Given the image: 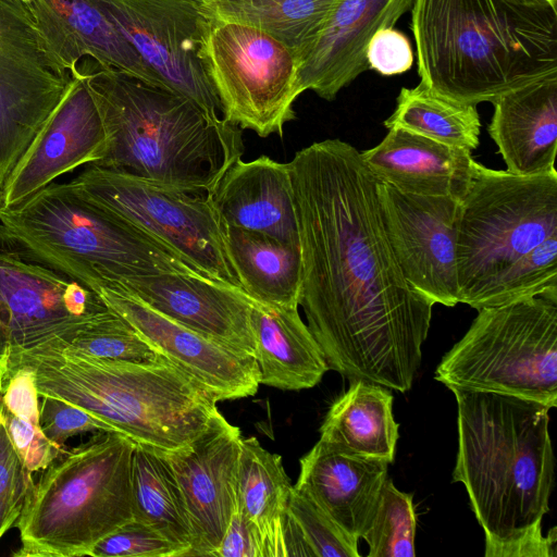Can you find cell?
I'll return each instance as SVG.
<instances>
[{"label": "cell", "instance_id": "cell-17", "mask_svg": "<svg viewBox=\"0 0 557 557\" xmlns=\"http://www.w3.org/2000/svg\"><path fill=\"white\" fill-rule=\"evenodd\" d=\"M97 295L156 351L207 387L218 401L258 392L260 381L255 356L190 330L123 290L101 288Z\"/></svg>", "mask_w": 557, "mask_h": 557}, {"label": "cell", "instance_id": "cell-29", "mask_svg": "<svg viewBox=\"0 0 557 557\" xmlns=\"http://www.w3.org/2000/svg\"><path fill=\"white\" fill-rule=\"evenodd\" d=\"M398 426L392 393L382 385L354 380L330 407L320 428V440L391 463Z\"/></svg>", "mask_w": 557, "mask_h": 557}, {"label": "cell", "instance_id": "cell-20", "mask_svg": "<svg viewBox=\"0 0 557 557\" xmlns=\"http://www.w3.org/2000/svg\"><path fill=\"white\" fill-rule=\"evenodd\" d=\"M414 0H339L313 44L298 57L301 91L334 100L370 70L367 49L381 29L393 27Z\"/></svg>", "mask_w": 557, "mask_h": 557}, {"label": "cell", "instance_id": "cell-43", "mask_svg": "<svg viewBox=\"0 0 557 557\" xmlns=\"http://www.w3.org/2000/svg\"><path fill=\"white\" fill-rule=\"evenodd\" d=\"M528 3L550 4L557 7V0H520Z\"/></svg>", "mask_w": 557, "mask_h": 557}, {"label": "cell", "instance_id": "cell-8", "mask_svg": "<svg viewBox=\"0 0 557 557\" xmlns=\"http://www.w3.org/2000/svg\"><path fill=\"white\" fill-rule=\"evenodd\" d=\"M557 236V171L517 175L476 162L460 201L459 302L480 310L512 264Z\"/></svg>", "mask_w": 557, "mask_h": 557}, {"label": "cell", "instance_id": "cell-22", "mask_svg": "<svg viewBox=\"0 0 557 557\" xmlns=\"http://www.w3.org/2000/svg\"><path fill=\"white\" fill-rule=\"evenodd\" d=\"M388 462L319 440L300 459L296 488L359 541L375 511Z\"/></svg>", "mask_w": 557, "mask_h": 557}, {"label": "cell", "instance_id": "cell-12", "mask_svg": "<svg viewBox=\"0 0 557 557\" xmlns=\"http://www.w3.org/2000/svg\"><path fill=\"white\" fill-rule=\"evenodd\" d=\"M73 76L21 0H0V195Z\"/></svg>", "mask_w": 557, "mask_h": 557}, {"label": "cell", "instance_id": "cell-19", "mask_svg": "<svg viewBox=\"0 0 557 557\" xmlns=\"http://www.w3.org/2000/svg\"><path fill=\"white\" fill-rule=\"evenodd\" d=\"M106 288L123 290L190 330L255 356L253 299L240 289L182 273L137 275Z\"/></svg>", "mask_w": 557, "mask_h": 557}, {"label": "cell", "instance_id": "cell-44", "mask_svg": "<svg viewBox=\"0 0 557 557\" xmlns=\"http://www.w3.org/2000/svg\"><path fill=\"white\" fill-rule=\"evenodd\" d=\"M1 387H2V374L0 373V392H1Z\"/></svg>", "mask_w": 557, "mask_h": 557}, {"label": "cell", "instance_id": "cell-16", "mask_svg": "<svg viewBox=\"0 0 557 557\" xmlns=\"http://www.w3.org/2000/svg\"><path fill=\"white\" fill-rule=\"evenodd\" d=\"M242 440L239 428L218 410L190 443L175 450H160L188 512L193 530L188 557H213L237 507Z\"/></svg>", "mask_w": 557, "mask_h": 557}, {"label": "cell", "instance_id": "cell-14", "mask_svg": "<svg viewBox=\"0 0 557 557\" xmlns=\"http://www.w3.org/2000/svg\"><path fill=\"white\" fill-rule=\"evenodd\" d=\"M108 309L78 282L0 247V373L12 354L51 338L67 342Z\"/></svg>", "mask_w": 557, "mask_h": 557}, {"label": "cell", "instance_id": "cell-10", "mask_svg": "<svg viewBox=\"0 0 557 557\" xmlns=\"http://www.w3.org/2000/svg\"><path fill=\"white\" fill-rule=\"evenodd\" d=\"M66 185L85 201L165 245L208 278L243 290L210 195L94 164Z\"/></svg>", "mask_w": 557, "mask_h": 557}, {"label": "cell", "instance_id": "cell-31", "mask_svg": "<svg viewBox=\"0 0 557 557\" xmlns=\"http://www.w3.org/2000/svg\"><path fill=\"white\" fill-rule=\"evenodd\" d=\"M134 519L144 522L186 550L193 530L175 476L160 450L136 443L132 459Z\"/></svg>", "mask_w": 557, "mask_h": 557}, {"label": "cell", "instance_id": "cell-11", "mask_svg": "<svg viewBox=\"0 0 557 557\" xmlns=\"http://www.w3.org/2000/svg\"><path fill=\"white\" fill-rule=\"evenodd\" d=\"M199 57L225 121L260 137L282 136L302 94L290 48L261 29L210 20Z\"/></svg>", "mask_w": 557, "mask_h": 557}, {"label": "cell", "instance_id": "cell-45", "mask_svg": "<svg viewBox=\"0 0 557 557\" xmlns=\"http://www.w3.org/2000/svg\"><path fill=\"white\" fill-rule=\"evenodd\" d=\"M0 210H1V197H0Z\"/></svg>", "mask_w": 557, "mask_h": 557}, {"label": "cell", "instance_id": "cell-33", "mask_svg": "<svg viewBox=\"0 0 557 557\" xmlns=\"http://www.w3.org/2000/svg\"><path fill=\"white\" fill-rule=\"evenodd\" d=\"M417 516L412 495L387 476L372 519L362 534L370 557H413Z\"/></svg>", "mask_w": 557, "mask_h": 557}, {"label": "cell", "instance_id": "cell-3", "mask_svg": "<svg viewBox=\"0 0 557 557\" xmlns=\"http://www.w3.org/2000/svg\"><path fill=\"white\" fill-rule=\"evenodd\" d=\"M420 83L478 104L557 72V7L520 0H414Z\"/></svg>", "mask_w": 557, "mask_h": 557}, {"label": "cell", "instance_id": "cell-32", "mask_svg": "<svg viewBox=\"0 0 557 557\" xmlns=\"http://www.w3.org/2000/svg\"><path fill=\"white\" fill-rule=\"evenodd\" d=\"M384 126L469 151L480 145L481 120L476 106L442 96L422 83L401 88L396 108Z\"/></svg>", "mask_w": 557, "mask_h": 557}, {"label": "cell", "instance_id": "cell-7", "mask_svg": "<svg viewBox=\"0 0 557 557\" xmlns=\"http://www.w3.org/2000/svg\"><path fill=\"white\" fill-rule=\"evenodd\" d=\"M136 443L98 431L63 450L29 487L14 528V557H83L134 519L132 459Z\"/></svg>", "mask_w": 557, "mask_h": 557}, {"label": "cell", "instance_id": "cell-2", "mask_svg": "<svg viewBox=\"0 0 557 557\" xmlns=\"http://www.w3.org/2000/svg\"><path fill=\"white\" fill-rule=\"evenodd\" d=\"M457 401L453 482L465 485L485 534V557H553L542 534L555 457L548 407L516 396L450 388Z\"/></svg>", "mask_w": 557, "mask_h": 557}, {"label": "cell", "instance_id": "cell-9", "mask_svg": "<svg viewBox=\"0 0 557 557\" xmlns=\"http://www.w3.org/2000/svg\"><path fill=\"white\" fill-rule=\"evenodd\" d=\"M447 351L435 380L557 406V300L532 297L483 308Z\"/></svg>", "mask_w": 557, "mask_h": 557}, {"label": "cell", "instance_id": "cell-28", "mask_svg": "<svg viewBox=\"0 0 557 557\" xmlns=\"http://www.w3.org/2000/svg\"><path fill=\"white\" fill-rule=\"evenodd\" d=\"M293 491L282 457L256 437L242 440L237 471V507L257 529L263 557H286L285 528Z\"/></svg>", "mask_w": 557, "mask_h": 557}, {"label": "cell", "instance_id": "cell-18", "mask_svg": "<svg viewBox=\"0 0 557 557\" xmlns=\"http://www.w3.org/2000/svg\"><path fill=\"white\" fill-rule=\"evenodd\" d=\"M62 100L1 189V209L26 201L59 176L104 156L107 135L98 109L76 71Z\"/></svg>", "mask_w": 557, "mask_h": 557}, {"label": "cell", "instance_id": "cell-30", "mask_svg": "<svg viewBox=\"0 0 557 557\" xmlns=\"http://www.w3.org/2000/svg\"><path fill=\"white\" fill-rule=\"evenodd\" d=\"M206 17L261 29L297 59L317 39L339 0H197Z\"/></svg>", "mask_w": 557, "mask_h": 557}, {"label": "cell", "instance_id": "cell-24", "mask_svg": "<svg viewBox=\"0 0 557 557\" xmlns=\"http://www.w3.org/2000/svg\"><path fill=\"white\" fill-rule=\"evenodd\" d=\"M380 181L420 196H466L476 162L471 151L441 144L401 128H389L383 140L360 152Z\"/></svg>", "mask_w": 557, "mask_h": 557}, {"label": "cell", "instance_id": "cell-37", "mask_svg": "<svg viewBox=\"0 0 557 557\" xmlns=\"http://www.w3.org/2000/svg\"><path fill=\"white\" fill-rule=\"evenodd\" d=\"M91 557H186V550L135 519L102 539Z\"/></svg>", "mask_w": 557, "mask_h": 557}, {"label": "cell", "instance_id": "cell-1", "mask_svg": "<svg viewBox=\"0 0 557 557\" xmlns=\"http://www.w3.org/2000/svg\"><path fill=\"white\" fill-rule=\"evenodd\" d=\"M288 166L301 251L299 306L329 369L349 381L409 391L434 304L403 275L377 178L341 139L302 148Z\"/></svg>", "mask_w": 557, "mask_h": 557}, {"label": "cell", "instance_id": "cell-41", "mask_svg": "<svg viewBox=\"0 0 557 557\" xmlns=\"http://www.w3.org/2000/svg\"><path fill=\"white\" fill-rule=\"evenodd\" d=\"M367 61L370 69L385 76L405 73L413 63L411 44L393 27L381 29L369 42Z\"/></svg>", "mask_w": 557, "mask_h": 557}, {"label": "cell", "instance_id": "cell-38", "mask_svg": "<svg viewBox=\"0 0 557 557\" xmlns=\"http://www.w3.org/2000/svg\"><path fill=\"white\" fill-rule=\"evenodd\" d=\"M33 483V474L13 447L0 417V540L14 528Z\"/></svg>", "mask_w": 557, "mask_h": 557}, {"label": "cell", "instance_id": "cell-27", "mask_svg": "<svg viewBox=\"0 0 557 557\" xmlns=\"http://www.w3.org/2000/svg\"><path fill=\"white\" fill-rule=\"evenodd\" d=\"M224 227V240L244 293L263 305L298 308L301 288L300 245L258 232Z\"/></svg>", "mask_w": 557, "mask_h": 557}, {"label": "cell", "instance_id": "cell-25", "mask_svg": "<svg viewBox=\"0 0 557 557\" xmlns=\"http://www.w3.org/2000/svg\"><path fill=\"white\" fill-rule=\"evenodd\" d=\"M488 134L517 175L555 169L557 152V72L511 89L493 102Z\"/></svg>", "mask_w": 557, "mask_h": 557}, {"label": "cell", "instance_id": "cell-42", "mask_svg": "<svg viewBox=\"0 0 557 557\" xmlns=\"http://www.w3.org/2000/svg\"><path fill=\"white\" fill-rule=\"evenodd\" d=\"M213 557H263L260 535L238 507Z\"/></svg>", "mask_w": 557, "mask_h": 557}, {"label": "cell", "instance_id": "cell-6", "mask_svg": "<svg viewBox=\"0 0 557 557\" xmlns=\"http://www.w3.org/2000/svg\"><path fill=\"white\" fill-rule=\"evenodd\" d=\"M0 247L90 290L157 273L205 276L165 245L52 182L0 210ZM208 278V277H207Z\"/></svg>", "mask_w": 557, "mask_h": 557}, {"label": "cell", "instance_id": "cell-26", "mask_svg": "<svg viewBox=\"0 0 557 557\" xmlns=\"http://www.w3.org/2000/svg\"><path fill=\"white\" fill-rule=\"evenodd\" d=\"M250 322L260 384L284 391L311 388L330 370L298 308L271 307L253 300Z\"/></svg>", "mask_w": 557, "mask_h": 557}, {"label": "cell", "instance_id": "cell-46", "mask_svg": "<svg viewBox=\"0 0 557 557\" xmlns=\"http://www.w3.org/2000/svg\"><path fill=\"white\" fill-rule=\"evenodd\" d=\"M22 1V0H21Z\"/></svg>", "mask_w": 557, "mask_h": 557}, {"label": "cell", "instance_id": "cell-5", "mask_svg": "<svg viewBox=\"0 0 557 557\" xmlns=\"http://www.w3.org/2000/svg\"><path fill=\"white\" fill-rule=\"evenodd\" d=\"M22 367L34 372L39 397L76 405L158 450L187 445L218 411L214 395L162 355L149 362L108 360L57 337L12 354L3 377Z\"/></svg>", "mask_w": 557, "mask_h": 557}, {"label": "cell", "instance_id": "cell-34", "mask_svg": "<svg viewBox=\"0 0 557 557\" xmlns=\"http://www.w3.org/2000/svg\"><path fill=\"white\" fill-rule=\"evenodd\" d=\"M66 343L86 355L108 360L149 362L160 355L111 309L77 329Z\"/></svg>", "mask_w": 557, "mask_h": 557}, {"label": "cell", "instance_id": "cell-36", "mask_svg": "<svg viewBox=\"0 0 557 557\" xmlns=\"http://www.w3.org/2000/svg\"><path fill=\"white\" fill-rule=\"evenodd\" d=\"M288 512L314 557H359L358 541L347 534L302 491L293 485Z\"/></svg>", "mask_w": 557, "mask_h": 557}, {"label": "cell", "instance_id": "cell-21", "mask_svg": "<svg viewBox=\"0 0 557 557\" xmlns=\"http://www.w3.org/2000/svg\"><path fill=\"white\" fill-rule=\"evenodd\" d=\"M71 75L85 57L163 87L119 28L92 0H22Z\"/></svg>", "mask_w": 557, "mask_h": 557}, {"label": "cell", "instance_id": "cell-35", "mask_svg": "<svg viewBox=\"0 0 557 557\" xmlns=\"http://www.w3.org/2000/svg\"><path fill=\"white\" fill-rule=\"evenodd\" d=\"M532 297L557 300V236L545 239L510 267L486 308Z\"/></svg>", "mask_w": 557, "mask_h": 557}, {"label": "cell", "instance_id": "cell-15", "mask_svg": "<svg viewBox=\"0 0 557 557\" xmlns=\"http://www.w3.org/2000/svg\"><path fill=\"white\" fill-rule=\"evenodd\" d=\"M386 234L409 285L434 305L459 304L456 238L460 201L399 191L377 180Z\"/></svg>", "mask_w": 557, "mask_h": 557}, {"label": "cell", "instance_id": "cell-39", "mask_svg": "<svg viewBox=\"0 0 557 557\" xmlns=\"http://www.w3.org/2000/svg\"><path fill=\"white\" fill-rule=\"evenodd\" d=\"M39 423L45 435L55 445L85 432H117L112 425L81 407L58 398L41 396Z\"/></svg>", "mask_w": 557, "mask_h": 557}, {"label": "cell", "instance_id": "cell-23", "mask_svg": "<svg viewBox=\"0 0 557 557\" xmlns=\"http://www.w3.org/2000/svg\"><path fill=\"white\" fill-rule=\"evenodd\" d=\"M210 196L223 225L299 245L288 162L264 154L250 161L239 158Z\"/></svg>", "mask_w": 557, "mask_h": 557}, {"label": "cell", "instance_id": "cell-4", "mask_svg": "<svg viewBox=\"0 0 557 557\" xmlns=\"http://www.w3.org/2000/svg\"><path fill=\"white\" fill-rule=\"evenodd\" d=\"M76 69L107 135L106 153L94 165L211 195L243 157V129L191 100L94 60Z\"/></svg>", "mask_w": 557, "mask_h": 557}, {"label": "cell", "instance_id": "cell-40", "mask_svg": "<svg viewBox=\"0 0 557 557\" xmlns=\"http://www.w3.org/2000/svg\"><path fill=\"white\" fill-rule=\"evenodd\" d=\"M0 417L13 447L32 474L46 469L64 450L45 435L40 423L16 417L1 405Z\"/></svg>", "mask_w": 557, "mask_h": 557}, {"label": "cell", "instance_id": "cell-13", "mask_svg": "<svg viewBox=\"0 0 557 557\" xmlns=\"http://www.w3.org/2000/svg\"><path fill=\"white\" fill-rule=\"evenodd\" d=\"M165 89L212 117L222 107L199 57L210 20L197 0H92Z\"/></svg>", "mask_w": 557, "mask_h": 557}]
</instances>
